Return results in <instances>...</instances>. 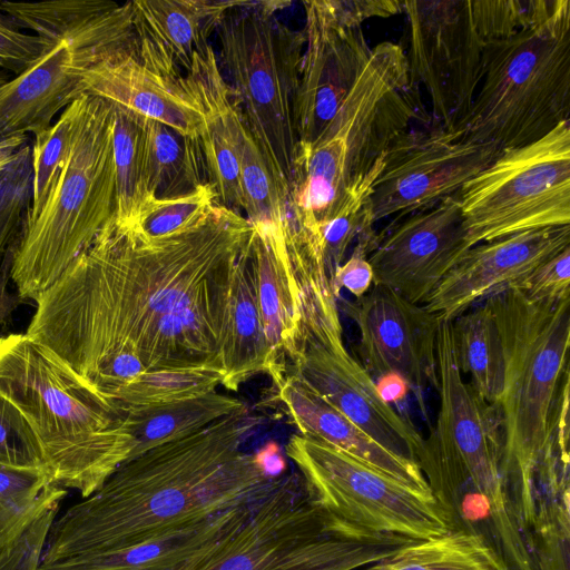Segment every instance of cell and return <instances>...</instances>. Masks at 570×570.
I'll list each match as a JSON object with an SVG mask.
<instances>
[{"mask_svg": "<svg viewBox=\"0 0 570 570\" xmlns=\"http://www.w3.org/2000/svg\"><path fill=\"white\" fill-rule=\"evenodd\" d=\"M253 225L215 204L180 233L149 238L114 217L39 298L26 334L115 405L144 373L222 371L230 278Z\"/></svg>", "mask_w": 570, "mask_h": 570, "instance_id": "1", "label": "cell"}, {"mask_svg": "<svg viewBox=\"0 0 570 570\" xmlns=\"http://www.w3.org/2000/svg\"><path fill=\"white\" fill-rule=\"evenodd\" d=\"M261 422L244 406L121 464L55 519L39 570H180L277 481L242 451Z\"/></svg>", "mask_w": 570, "mask_h": 570, "instance_id": "2", "label": "cell"}, {"mask_svg": "<svg viewBox=\"0 0 570 570\" xmlns=\"http://www.w3.org/2000/svg\"><path fill=\"white\" fill-rule=\"evenodd\" d=\"M503 353L501 472L529 548L570 532V297L532 301L508 287L484 299Z\"/></svg>", "mask_w": 570, "mask_h": 570, "instance_id": "3", "label": "cell"}, {"mask_svg": "<svg viewBox=\"0 0 570 570\" xmlns=\"http://www.w3.org/2000/svg\"><path fill=\"white\" fill-rule=\"evenodd\" d=\"M423 112L404 49L380 42L321 135L296 146L286 219L314 226L360 208L391 147Z\"/></svg>", "mask_w": 570, "mask_h": 570, "instance_id": "4", "label": "cell"}, {"mask_svg": "<svg viewBox=\"0 0 570 570\" xmlns=\"http://www.w3.org/2000/svg\"><path fill=\"white\" fill-rule=\"evenodd\" d=\"M0 396L27 420L52 482L81 499L130 459L124 415L26 333L0 336Z\"/></svg>", "mask_w": 570, "mask_h": 570, "instance_id": "5", "label": "cell"}, {"mask_svg": "<svg viewBox=\"0 0 570 570\" xmlns=\"http://www.w3.org/2000/svg\"><path fill=\"white\" fill-rule=\"evenodd\" d=\"M451 323L442 320L438 331L440 407L416 463L453 530L478 534L501 553L514 556L525 540L501 472L498 410L463 380Z\"/></svg>", "mask_w": 570, "mask_h": 570, "instance_id": "6", "label": "cell"}, {"mask_svg": "<svg viewBox=\"0 0 570 570\" xmlns=\"http://www.w3.org/2000/svg\"><path fill=\"white\" fill-rule=\"evenodd\" d=\"M114 107L82 94L67 158L39 213L23 217L10 247L9 275L36 302L95 240L116 207Z\"/></svg>", "mask_w": 570, "mask_h": 570, "instance_id": "7", "label": "cell"}, {"mask_svg": "<svg viewBox=\"0 0 570 570\" xmlns=\"http://www.w3.org/2000/svg\"><path fill=\"white\" fill-rule=\"evenodd\" d=\"M570 114V1L552 0L533 23L485 46L483 77L455 129L499 151L542 138Z\"/></svg>", "mask_w": 570, "mask_h": 570, "instance_id": "8", "label": "cell"}, {"mask_svg": "<svg viewBox=\"0 0 570 570\" xmlns=\"http://www.w3.org/2000/svg\"><path fill=\"white\" fill-rule=\"evenodd\" d=\"M414 542L331 514L292 473L277 479L242 525L180 570H356Z\"/></svg>", "mask_w": 570, "mask_h": 570, "instance_id": "9", "label": "cell"}, {"mask_svg": "<svg viewBox=\"0 0 570 570\" xmlns=\"http://www.w3.org/2000/svg\"><path fill=\"white\" fill-rule=\"evenodd\" d=\"M288 4L236 1L216 30L224 77L286 200L297 144L296 100L305 47L303 30L289 28L276 14Z\"/></svg>", "mask_w": 570, "mask_h": 570, "instance_id": "10", "label": "cell"}, {"mask_svg": "<svg viewBox=\"0 0 570 570\" xmlns=\"http://www.w3.org/2000/svg\"><path fill=\"white\" fill-rule=\"evenodd\" d=\"M470 247L570 225V125L503 150L458 191Z\"/></svg>", "mask_w": 570, "mask_h": 570, "instance_id": "11", "label": "cell"}, {"mask_svg": "<svg viewBox=\"0 0 570 570\" xmlns=\"http://www.w3.org/2000/svg\"><path fill=\"white\" fill-rule=\"evenodd\" d=\"M285 453L297 466L309 499L344 521L417 541L453 530L432 493L326 442L293 434Z\"/></svg>", "mask_w": 570, "mask_h": 570, "instance_id": "12", "label": "cell"}, {"mask_svg": "<svg viewBox=\"0 0 570 570\" xmlns=\"http://www.w3.org/2000/svg\"><path fill=\"white\" fill-rule=\"evenodd\" d=\"M135 53L131 1L50 40L26 70L0 85V138L35 136L81 94L82 75L106 58Z\"/></svg>", "mask_w": 570, "mask_h": 570, "instance_id": "13", "label": "cell"}, {"mask_svg": "<svg viewBox=\"0 0 570 570\" xmlns=\"http://www.w3.org/2000/svg\"><path fill=\"white\" fill-rule=\"evenodd\" d=\"M409 26L410 80L423 86L445 130L466 118L484 71L485 43L475 30L470 0L403 1Z\"/></svg>", "mask_w": 570, "mask_h": 570, "instance_id": "14", "label": "cell"}, {"mask_svg": "<svg viewBox=\"0 0 570 570\" xmlns=\"http://www.w3.org/2000/svg\"><path fill=\"white\" fill-rule=\"evenodd\" d=\"M500 154L493 146L465 139L460 130L410 128L391 147L365 200L374 223L401 218L456 195Z\"/></svg>", "mask_w": 570, "mask_h": 570, "instance_id": "15", "label": "cell"}, {"mask_svg": "<svg viewBox=\"0 0 570 570\" xmlns=\"http://www.w3.org/2000/svg\"><path fill=\"white\" fill-rule=\"evenodd\" d=\"M336 302L357 326L361 364L373 380L385 374L401 376L429 421L424 395L438 386L436 337L441 320L423 305L380 285L354 301L340 296Z\"/></svg>", "mask_w": 570, "mask_h": 570, "instance_id": "16", "label": "cell"}, {"mask_svg": "<svg viewBox=\"0 0 570 570\" xmlns=\"http://www.w3.org/2000/svg\"><path fill=\"white\" fill-rule=\"evenodd\" d=\"M470 248L456 195L395 218L377 234L368 255L373 285L424 305L446 273Z\"/></svg>", "mask_w": 570, "mask_h": 570, "instance_id": "17", "label": "cell"}, {"mask_svg": "<svg viewBox=\"0 0 570 570\" xmlns=\"http://www.w3.org/2000/svg\"><path fill=\"white\" fill-rule=\"evenodd\" d=\"M287 372L299 376L325 401L389 451L417 461L424 439L415 425L387 403L375 381L352 356L343 332H328L305 341Z\"/></svg>", "mask_w": 570, "mask_h": 570, "instance_id": "18", "label": "cell"}, {"mask_svg": "<svg viewBox=\"0 0 570 570\" xmlns=\"http://www.w3.org/2000/svg\"><path fill=\"white\" fill-rule=\"evenodd\" d=\"M303 4L305 47L296 100V146L309 145L321 135L372 52L362 26L345 21L334 0Z\"/></svg>", "mask_w": 570, "mask_h": 570, "instance_id": "19", "label": "cell"}, {"mask_svg": "<svg viewBox=\"0 0 570 570\" xmlns=\"http://www.w3.org/2000/svg\"><path fill=\"white\" fill-rule=\"evenodd\" d=\"M569 246L570 225L476 244L460 257L423 306L441 321H452Z\"/></svg>", "mask_w": 570, "mask_h": 570, "instance_id": "20", "label": "cell"}, {"mask_svg": "<svg viewBox=\"0 0 570 570\" xmlns=\"http://www.w3.org/2000/svg\"><path fill=\"white\" fill-rule=\"evenodd\" d=\"M229 0L131 1L135 56L149 70L178 81L210 43Z\"/></svg>", "mask_w": 570, "mask_h": 570, "instance_id": "21", "label": "cell"}, {"mask_svg": "<svg viewBox=\"0 0 570 570\" xmlns=\"http://www.w3.org/2000/svg\"><path fill=\"white\" fill-rule=\"evenodd\" d=\"M178 81L205 115L199 142L217 204L238 212L243 209L239 161L245 124L210 45L195 55L190 69Z\"/></svg>", "mask_w": 570, "mask_h": 570, "instance_id": "22", "label": "cell"}, {"mask_svg": "<svg viewBox=\"0 0 570 570\" xmlns=\"http://www.w3.org/2000/svg\"><path fill=\"white\" fill-rule=\"evenodd\" d=\"M80 88L185 136L199 139L204 131L205 115L197 100L179 81L145 67L134 52H119L95 65L82 75Z\"/></svg>", "mask_w": 570, "mask_h": 570, "instance_id": "23", "label": "cell"}, {"mask_svg": "<svg viewBox=\"0 0 570 570\" xmlns=\"http://www.w3.org/2000/svg\"><path fill=\"white\" fill-rule=\"evenodd\" d=\"M252 225L257 303L268 350L267 374L278 386L303 351L298 293L286 250L284 224Z\"/></svg>", "mask_w": 570, "mask_h": 570, "instance_id": "24", "label": "cell"}, {"mask_svg": "<svg viewBox=\"0 0 570 570\" xmlns=\"http://www.w3.org/2000/svg\"><path fill=\"white\" fill-rule=\"evenodd\" d=\"M276 387L301 435L326 442L420 491L432 493L415 461L377 443L299 376L287 372Z\"/></svg>", "mask_w": 570, "mask_h": 570, "instance_id": "25", "label": "cell"}, {"mask_svg": "<svg viewBox=\"0 0 570 570\" xmlns=\"http://www.w3.org/2000/svg\"><path fill=\"white\" fill-rule=\"evenodd\" d=\"M252 237L233 269L219 337L222 385L230 391L257 374H267L268 350L257 303Z\"/></svg>", "mask_w": 570, "mask_h": 570, "instance_id": "26", "label": "cell"}, {"mask_svg": "<svg viewBox=\"0 0 570 570\" xmlns=\"http://www.w3.org/2000/svg\"><path fill=\"white\" fill-rule=\"evenodd\" d=\"M244 406L236 397L215 390L194 399L134 407L124 415L122 421L134 444L129 460L153 448L195 433Z\"/></svg>", "mask_w": 570, "mask_h": 570, "instance_id": "27", "label": "cell"}, {"mask_svg": "<svg viewBox=\"0 0 570 570\" xmlns=\"http://www.w3.org/2000/svg\"><path fill=\"white\" fill-rule=\"evenodd\" d=\"M147 190L151 197L186 195L209 183L199 139L144 118Z\"/></svg>", "mask_w": 570, "mask_h": 570, "instance_id": "28", "label": "cell"}, {"mask_svg": "<svg viewBox=\"0 0 570 570\" xmlns=\"http://www.w3.org/2000/svg\"><path fill=\"white\" fill-rule=\"evenodd\" d=\"M451 327L461 373L470 375L479 395L495 406L503 390L504 364L491 307L485 301L475 304L453 318Z\"/></svg>", "mask_w": 570, "mask_h": 570, "instance_id": "29", "label": "cell"}, {"mask_svg": "<svg viewBox=\"0 0 570 570\" xmlns=\"http://www.w3.org/2000/svg\"><path fill=\"white\" fill-rule=\"evenodd\" d=\"M67 494L68 490L56 485L45 466L0 461V550Z\"/></svg>", "mask_w": 570, "mask_h": 570, "instance_id": "30", "label": "cell"}, {"mask_svg": "<svg viewBox=\"0 0 570 570\" xmlns=\"http://www.w3.org/2000/svg\"><path fill=\"white\" fill-rule=\"evenodd\" d=\"M367 570H509L478 534L452 530L405 546Z\"/></svg>", "mask_w": 570, "mask_h": 570, "instance_id": "31", "label": "cell"}, {"mask_svg": "<svg viewBox=\"0 0 570 570\" xmlns=\"http://www.w3.org/2000/svg\"><path fill=\"white\" fill-rule=\"evenodd\" d=\"M112 150L116 186L114 219L119 225L132 226L144 205L153 198L146 183L144 117L114 107Z\"/></svg>", "mask_w": 570, "mask_h": 570, "instance_id": "32", "label": "cell"}, {"mask_svg": "<svg viewBox=\"0 0 570 570\" xmlns=\"http://www.w3.org/2000/svg\"><path fill=\"white\" fill-rule=\"evenodd\" d=\"M223 380L224 373L214 368L144 373L121 391L115 407L125 415L138 406L198 397L215 391Z\"/></svg>", "mask_w": 570, "mask_h": 570, "instance_id": "33", "label": "cell"}, {"mask_svg": "<svg viewBox=\"0 0 570 570\" xmlns=\"http://www.w3.org/2000/svg\"><path fill=\"white\" fill-rule=\"evenodd\" d=\"M81 105L82 94L62 110L57 121L35 136L31 147V202L26 218L39 213L59 176L71 146Z\"/></svg>", "mask_w": 570, "mask_h": 570, "instance_id": "34", "label": "cell"}, {"mask_svg": "<svg viewBox=\"0 0 570 570\" xmlns=\"http://www.w3.org/2000/svg\"><path fill=\"white\" fill-rule=\"evenodd\" d=\"M115 3L107 0L0 1V10L20 28L50 41L100 16Z\"/></svg>", "mask_w": 570, "mask_h": 570, "instance_id": "35", "label": "cell"}, {"mask_svg": "<svg viewBox=\"0 0 570 570\" xmlns=\"http://www.w3.org/2000/svg\"><path fill=\"white\" fill-rule=\"evenodd\" d=\"M217 204L210 183L178 197L150 198L132 225L149 238L170 236L196 225Z\"/></svg>", "mask_w": 570, "mask_h": 570, "instance_id": "36", "label": "cell"}, {"mask_svg": "<svg viewBox=\"0 0 570 570\" xmlns=\"http://www.w3.org/2000/svg\"><path fill=\"white\" fill-rule=\"evenodd\" d=\"M551 3L552 0H470L475 30L485 45L533 23Z\"/></svg>", "mask_w": 570, "mask_h": 570, "instance_id": "37", "label": "cell"}, {"mask_svg": "<svg viewBox=\"0 0 570 570\" xmlns=\"http://www.w3.org/2000/svg\"><path fill=\"white\" fill-rule=\"evenodd\" d=\"M374 220L368 206L345 210L332 219L316 225L321 236L324 263L328 279L345 261L347 249L365 230L373 228Z\"/></svg>", "mask_w": 570, "mask_h": 570, "instance_id": "38", "label": "cell"}, {"mask_svg": "<svg viewBox=\"0 0 570 570\" xmlns=\"http://www.w3.org/2000/svg\"><path fill=\"white\" fill-rule=\"evenodd\" d=\"M31 200V179L10 166L0 174V263L14 242Z\"/></svg>", "mask_w": 570, "mask_h": 570, "instance_id": "39", "label": "cell"}, {"mask_svg": "<svg viewBox=\"0 0 570 570\" xmlns=\"http://www.w3.org/2000/svg\"><path fill=\"white\" fill-rule=\"evenodd\" d=\"M0 461L43 466L40 448L30 425L20 411L2 396H0Z\"/></svg>", "mask_w": 570, "mask_h": 570, "instance_id": "40", "label": "cell"}, {"mask_svg": "<svg viewBox=\"0 0 570 570\" xmlns=\"http://www.w3.org/2000/svg\"><path fill=\"white\" fill-rule=\"evenodd\" d=\"M532 301L570 297V246L539 264L512 286Z\"/></svg>", "mask_w": 570, "mask_h": 570, "instance_id": "41", "label": "cell"}, {"mask_svg": "<svg viewBox=\"0 0 570 570\" xmlns=\"http://www.w3.org/2000/svg\"><path fill=\"white\" fill-rule=\"evenodd\" d=\"M60 504L43 513L17 540L0 550V570H39Z\"/></svg>", "mask_w": 570, "mask_h": 570, "instance_id": "42", "label": "cell"}, {"mask_svg": "<svg viewBox=\"0 0 570 570\" xmlns=\"http://www.w3.org/2000/svg\"><path fill=\"white\" fill-rule=\"evenodd\" d=\"M377 234L374 228L363 232L348 258L344 261L330 279L334 297L341 296L345 288L355 298L362 297L373 286V271L368 263V255L375 247Z\"/></svg>", "mask_w": 570, "mask_h": 570, "instance_id": "43", "label": "cell"}, {"mask_svg": "<svg viewBox=\"0 0 570 570\" xmlns=\"http://www.w3.org/2000/svg\"><path fill=\"white\" fill-rule=\"evenodd\" d=\"M50 41L27 33L0 10V71L18 75L31 66Z\"/></svg>", "mask_w": 570, "mask_h": 570, "instance_id": "44", "label": "cell"}, {"mask_svg": "<svg viewBox=\"0 0 570 570\" xmlns=\"http://www.w3.org/2000/svg\"><path fill=\"white\" fill-rule=\"evenodd\" d=\"M334 4L345 21L358 26L370 18H387L403 12V1L396 0H334Z\"/></svg>", "mask_w": 570, "mask_h": 570, "instance_id": "45", "label": "cell"}, {"mask_svg": "<svg viewBox=\"0 0 570 570\" xmlns=\"http://www.w3.org/2000/svg\"><path fill=\"white\" fill-rule=\"evenodd\" d=\"M255 461L263 473L272 479L283 476L287 471V462L281 448L275 442H268L254 453Z\"/></svg>", "mask_w": 570, "mask_h": 570, "instance_id": "46", "label": "cell"}, {"mask_svg": "<svg viewBox=\"0 0 570 570\" xmlns=\"http://www.w3.org/2000/svg\"><path fill=\"white\" fill-rule=\"evenodd\" d=\"M374 381L381 396L390 404H402L410 392L407 383L396 374H385Z\"/></svg>", "mask_w": 570, "mask_h": 570, "instance_id": "47", "label": "cell"}, {"mask_svg": "<svg viewBox=\"0 0 570 570\" xmlns=\"http://www.w3.org/2000/svg\"><path fill=\"white\" fill-rule=\"evenodd\" d=\"M9 268H10V254L8 252L6 257L2 261L1 275H0V328L7 322V320L11 315L12 311L14 309V307L17 306L18 301H19L18 296L14 297L8 291V283L10 281Z\"/></svg>", "mask_w": 570, "mask_h": 570, "instance_id": "48", "label": "cell"}, {"mask_svg": "<svg viewBox=\"0 0 570 570\" xmlns=\"http://www.w3.org/2000/svg\"><path fill=\"white\" fill-rule=\"evenodd\" d=\"M28 142L27 135L0 138V174L12 163L17 153Z\"/></svg>", "mask_w": 570, "mask_h": 570, "instance_id": "49", "label": "cell"}, {"mask_svg": "<svg viewBox=\"0 0 570 570\" xmlns=\"http://www.w3.org/2000/svg\"><path fill=\"white\" fill-rule=\"evenodd\" d=\"M9 79L8 73L0 72V85L6 82Z\"/></svg>", "mask_w": 570, "mask_h": 570, "instance_id": "50", "label": "cell"}]
</instances>
